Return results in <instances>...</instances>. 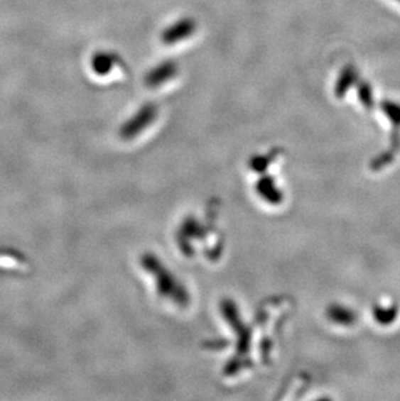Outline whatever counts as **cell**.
<instances>
[{
	"label": "cell",
	"mask_w": 400,
	"mask_h": 401,
	"mask_svg": "<svg viewBox=\"0 0 400 401\" xmlns=\"http://www.w3.org/2000/svg\"><path fill=\"white\" fill-rule=\"evenodd\" d=\"M197 21L193 17H183L164 29L161 33V40L166 45L180 43L193 37L197 31Z\"/></svg>",
	"instance_id": "1"
},
{
	"label": "cell",
	"mask_w": 400,
	"mask_h": 401,
	"mask_svg": "<svg viewBox=\"0 0 400 401\" xmlns=\"http://www.w3.org/2000/svg\"><path fill=\"white\" fill-rule=\"evenodd\" d=\"M158 114V109L153 104H146L129 120L121 129V136L124 138H131L139 134L144 128L151 123Z\"/></svg>",
	"instance_id": "2"
},
{
	"label": "cell",
	"mask_w": 400,
	"mask_h": 401,
	"mask_svg": "<svg viewBox=\"0 0 400 401\" xmlns=\"http://www.w3.org/2000/svg\"><path fill=\"white\" fill-rule=\"evenodd\" d=\"M178 64L174 60H166L158 64L144 76V84L150 89H156L159 86L172 81L178 75Z\"/></svg>",
	"instance_id": "3"
},
{
	"label": "cell",
	"mask_w": 400,
	"mask_h": 401,
	"mask_svg": "<svg viewBox=\"0 0 400 401\" xmlns=\"http://www.w3.org/2000/svg\"><path fill=\"white\" fill-rule=\"evenodd\" d=\"M117 56L111 53L100 51L97 53L91 59V69L98 76H107L112 72L114 65L117 64Z\"/></svg>",
	"instance_id": "4"
},
{
	"label": "cell",
	"mask_w": 400,
	"mask_h": 401,
	"mask_svg": "<svg viewBox=\"0 0 400 401\" xmlns=\"http://www.w3.org/2000/svg\"><path fill=\"white\" fill-rule=\"evenodd\" d=\"M356 78H357V73H356L355 69L352 67H345L342 73H340V78H338V82L334 87L335 95L338 98H342L347 92L348 89L352 86V84L355 82Z\"/></svg>",
	"instance_id": "5"
},
{
	"label": "cell",
	"mask_w": 400,
	"mask_h": 401,
	"mask_svg": "<svg viewBox=\"0 0 400 401\" xmlns=\"http://www.w3.org/2000/svg\"><path fill=\"white\" fill-rule=\"evenodd\" d=\"M396 309L395 308H391V309H381V308H376L374 309V318L378 322L381 324H391L394 319H395V316H396Z\"/></svg>",
	"instance_id": "6"
}]
</instances>
